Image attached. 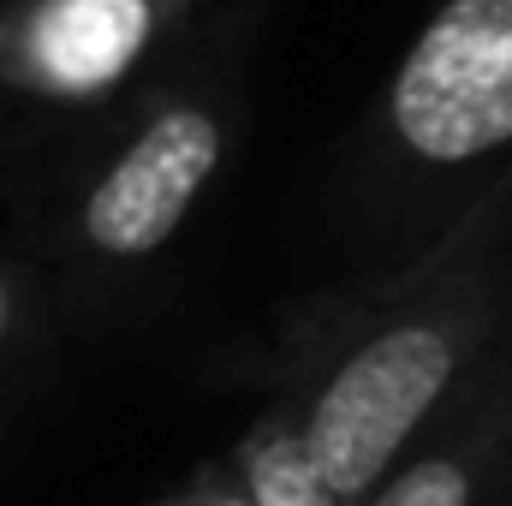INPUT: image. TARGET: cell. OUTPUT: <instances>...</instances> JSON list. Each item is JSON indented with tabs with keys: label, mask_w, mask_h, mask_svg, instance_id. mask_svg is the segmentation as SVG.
I'll return each mask as SVG.
<instances>
[{
	"label": "cell",
	"mask_w": 512,
	"mask_h": 506,
	"mask_svg": "<svg viewBox=\"0 0 512 506\" xmlns=\"http://www.w3.org/2000/svg\"><path fill=\"white\" fill-rule=\"evenodd\" d=\"M507 334L512 167L483 185L423 256L292 340L280 405L298 417L316 471L352 506L405 459Z\"/></svg>",
	"instance_id": "cell-1"
},
{
	"label": "cell",
	"mask_w": 512,
	"mask_h": 506,
	"mask_svg": "<svg viewBox=\"0 0 512 506\" xmlns=\"http://www.w3.org/2000/svg\"><path fill=\"white\" fill-rule=\"evenodd\" d=\"M233 155V96L185 72L120 102L114 131L54 203V262L96 298L155 274L215 197Z\"/></svg>",
	"instance_id": "cell-2"
},
{
	"label": "cell",
	"mask_w": 512,
	"mask_h": 506,
	"mask_svg": "<svg viewBox=\"0 0 512 506\" xmlns=\"http://www.w3.org/2000/svg\"><path fill=\"white\" fill-rule=\"evenodd\" d=\"M370 149L411 191H483L512 167V0H441L393 60Z\"/></svg>",
	"instance_id": "cell-3"
},
{
	"label": "cell",
	"mask_w": 512,
	"mask_h": 506,
	"mask_svg": "<svg viewBox=\"0 0 512 506\" xmlns=\"http://www.w3.org/2000/svg\"><path fill=\"white\" fill-rule=\"evenodd\" d=\"M203 0H0V96L18 108H114Z\"/></svg>",
	"instance_id": "cell-4"
},
{
	"label": "cell",
	"mask_w": 512,
	"mask_h": 506,
	"mask_svg": "<svg viewBox=\"0 0 512 506\" xmlns=\"http://www.w3.org/2000/svg\"><path fill=\"white\" fill-rule=\"evenodd\" d=\"M512 459V334L459 387V399L405 447V459L352 506H495Z\"/></svg>",
	"instance_id": "cell-5"
},
{
	"label": "cell",
	"mask_w": 512,
	"mask_h": 506,
	"mask_svg": "<svg viewBox=\"0 0 512 506\" xmlns=\"http://www.w3.org/2000/svg\"><path fill=\"white\" fill-rule=\"evenodd\" d=\"M30 322H36V286H30V268L12 251H0V393L12 387L18 370V352L30 340Z\"/></svg>",
	"instance_id": "cell-6"
},
{
	"label": "cell",
	"mask_w": 512,
	"mask_h": 506,
	"mask_svg": "<svg viewBox=\"0 0 512 506\" xmlns=\"http://www.w3.org/2000/svg\"><path fill=\"white\" fill-rule=\"evenodd\" d=\"M149 506H256V489L245 477V465H239V453H221V459L197 465L179 489L155 495Z\"/></svg>",
	"instance_id": "cell-7"
}]
</instances>
